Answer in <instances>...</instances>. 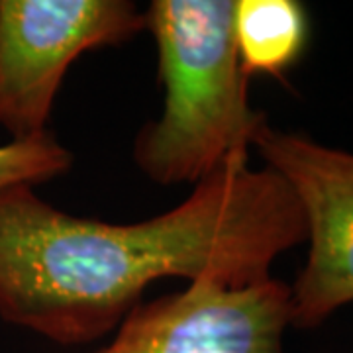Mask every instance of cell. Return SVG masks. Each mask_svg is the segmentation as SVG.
<instances>
[{
  "label": "cell",
  "mask_w": 353,
  "mask_h": 353,
  "mask_svg": "<svg viewBox=\"0 0 353 353\" xmlns=\"http://www.w3.org/2000/svg\"><path fill=\"white\" fill-rule=\"evenodd\" d=\"M306 241V220L277 171L234 159L179 206L134 224L63 212L34 187L0 192V316L59 345L112 334L153 281L241 289L271 277Z\"/></svg>",
  "instance_id": "cell-1"
},
{
  "label": "cell",
  "mask_w": 353,
  "mask_h": 353,
  "mask_svg": "<svg viewBox=\"0 0 353 353\" xmlns=\"http://www.w3.org/2000/svg\"><path fill=\"white\" fill-rule=\"evenodd\" d=\"M308 14L296 0H240L234 36L245 75L281 77L308 43Z\"/></svg>",
  "instance_id": "cell-6"
},
{
  "label": "cell",
  "mask_w": 353,
  "mask_h": 353,
  "mask_svg": "<svg viewBox=\"0 0 353 353\" xmlns=\"http://www.w3.org/2000/svg\"><path fill=\"white\" fill-rule=\"evenodd\" d=\"M73 165V155L53 132L10 139L0 145V192L14 187H36L61 176Z\"/></svg>",
  "instance_id": "cell-7"
},
{
  "label": "cell",
  "mask_w": 353,
  "mask_h": 353,
  "mask_svg": "<svg viewBox=\"0 0 353 353\" xmlns=\"http://www.w3.org/2000/svg\"><path fill=\"white\" fill-rule=\"evenodd\" d=\"M234 12V0H153L145 10L165 104L139 130L134 161L153 183L199 185L230 161L248 159L267 124L250 104Z\"/></svg>",
  "instance_id": "cell-2"
},
{
  "label": "cell",
  "mask_w": 353,
  "mask_h": 353,
  "mask_svg": "<svg viewBox=\"0 0 353 353\" xmlns=\"http://www.w3.org/2000/svg\"><path fill=\"white\" fill-rule=\"evenodd\" d=\"M292 324L290 287L275 277L241 289L190 283L138 304L90 353H285Z\"/></svg>",
  "instance_id": "cell-5"
},
{
  "label": "cell",
  "mask_w": 353,
  "mask_h": 353,
  "mask_svg": "<svg viewBox=\"0 0 353 353\" xmlns=\"http://www.w3.org/2000/svg\"><path fill=\"white\" fill-rule=\"evenodd\" d=\"M265 167L294 192L310 243L306 265L290 287L292 326L316 328L353 303V153L265 124L253 139Z\"/></svg>",
  "instance_id": "cell-4"
},
{
  "label": "cell",
  "mask_w": 353,
  "mask_h": 353,
  "mask_svg": "<svg viewBox=\"0 0 353 353\" xmlns=\"http://www.w3.org/2000/svg\"><path fill=\"white\" fill-rule=\"evenodd\" d=\"M143 30L128 0H0V126L12 139L48 132L69 67Z\"/></svg>",
  "instance_id": "cell-3"
}]
</instances>
